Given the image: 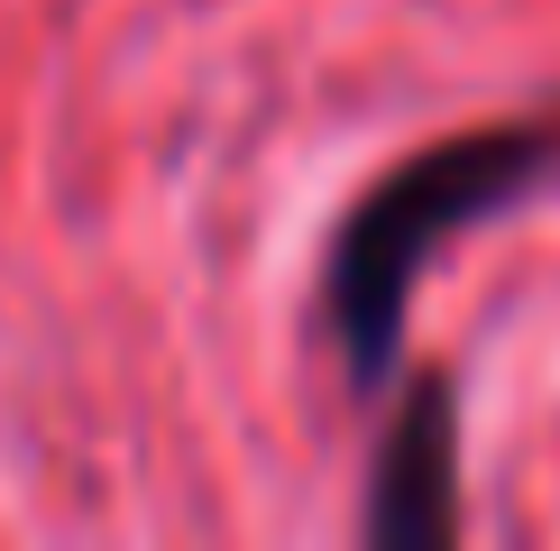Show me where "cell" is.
Masks as SVG:
<instances>
[{
    "label": "cell",
    "mask_w": 560,
    "mask_h": 551,
    "mask_svg": "<svg viewBox=\"0 0 560 551\" xmlns=\"http://www.w3.org/2000/svg\"><path fill=\"white\" fill-rule=\"evenodd\" d=\"M560 175V120H497V129H459L441 148L405 156L349 202V221L331 230V267H322V321L340 340L349 386H386L395 340H405V294L423 258L451 230H469L497 202H524Z\"/></svg>",
    "instance_id": "1"
},
{
    "label": "cell",
    "mask_w": 560,
    "mask_h": 551,
    "mask_svg": "<svg viewBox=\"0 0 560 551\" xmlns=\"http://www.w3.org/2000/svg\"><path fill=\"white\" fill-rule=\"evenodd\" d=\"M459 405L451 386H413L377 442V488H368V534L377 542H451L459 534Z\"/></svg>",
    "instance_id": "2"
}]
</instances>
